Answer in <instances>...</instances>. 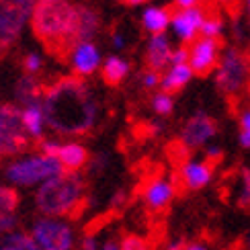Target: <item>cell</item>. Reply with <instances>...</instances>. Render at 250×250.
<instances>
[{"label": "cell", "instance_id": "ba28073f", "mask_svg": "<svg viewBox=\"0 0 250 250\" xmlns=\"http://www.w3.org/2000/svg\"><path fill=\"white\" fill-rule=\"evenodd\" d=\"M29 135L23 127L21 107L17 103H0V154L15 158L29 148Z\"/></svg>", "mask_w": 250, "mask_h": 250}, {"label": "cell", "instance_id": "4316f807", "mask_svg": "<svg viewBox=\"0 0 250 250\" xmlns=\"http://www.w3.org/2000/svg\"><path fill=\"white\" fill-rule=\"evenodd\" d=\"M238 144L242 150H250V107L238 117Z\"/></svg>", "mask_w": 250, "mask_h": 250}, {"label": "cell", "instance_id": "cb8c5ba5", "mask_svg": "<svg viewBox=\"0 0 250 250\" xmlns=\"http://www.w3.org/2000/svg\"><path fill=\"white\" fill-rule=\"evenodd\" d=\"M19 203H21V197H19V191L15 187L0 183V215L17 213Z\"/></svg>", "mask_w": 250, "mask_h": 250}, {"label": "cell", "instance_id": "f35d334b", "mask_svg": "<svg viewBox=\"0 0 250 250\" xmlns=\"http://www.w3.org/2000/svg\"><path fill=\"white\" fill-rule=\"evenodd\" d=\"M125 201H127V195H125V191H115V195L111 197V207L119 209V207L125 205Z\"/></svg>", "mask_w": 250, "mask_h": 250}, {"label": "cell", "instance_id": "7c38bea8", "mask_svg": "<svg viewBox=\"0 0 250 250\" xmlns=\"http://www.w3.org/2000/svg\"><path fill=\"white\" fill-rule=\"evenodd\" d=\"M207 19L205 8H174L170 19V29L174 37L181 41V45H191L201 35V27Z\"/></svg>", "mask_w": 250, "mask_h": 250}, {"label": "cell", "instance_id": "d4e9b609", "mask_svg": "<svg viewBox=\"0 0 250 250\" xmlns=\"http://www.w3.org/2000/svg\"><path fill=\"white\" fill-rule=\"evenodd\" d=\"M224 19L220 15H207L205 19V23L201 27V35L199 37H207V39H215V41H220L222 35H224Z\"/></svg>", "mask_w": 250, "mask_h": 250}, {"label": "cell", "instance_id": "83f0119b", "mask_svg": "<svg viewBox=\"0 0 250 250\" xmlns=\"http://www.w3.org/2000/svg\"><path fill=\"white\" fill-rule=\"evenodd\" d=\"M21 66H23V72L29 76H37L41 70H43V56L39 54V51H27L23 56V62H21Z\"/></svg>", "mask_w": 250, "mask_h": 250}, {"label": "cell", "instance_id": "60d3db41", "mask_svg": "<svg viewBox=\"0 0 250 250\" xmlns=\"http://www.w3.org/2000/svg\"><path fill=\"white\" fill-rule=\"evenodd\" d=\"M185 244H187V240L179 236V238H172V240H168V244H166L164 250H183Z\"/></svg>", "mask_w": 250, "mask_h": 250}, {"label": "cell", "instance_id": "f6af8a7d", "mask_svg": "<svg viewBox=\"0 0 250 250\" xmlns=\"http://www.w3.org/2000/svg\"><path fill=\"white\" fill-rule=\"evenodd\" d=\"M217 2H222V4H234L236 0H217Z\"/></svg>", "mask_w": 250, "mask_h": 250}, {"label": "cell", "instance_id": "603a6c76", "mask_svg": "<svg viewBox=\"0 0 250 250\" xmlns=\"http://www.w3.org/2000/svg\"><path fill=\"white\" fill-rule=\"evenodd\" d=\"M0 250H41L29 232L17 230L0 240Z\"/></svg>", "mask_w": 250, "mask_h": 250}, {"label": "cell", "instance_id": "5bb4252c", "mask_svg": "<svg viewBox=\"0 0 250 250\" xmlns=\"http://www.w3.org/2000/svg\"><path fill=\"white\" fill-rule=\"evenodd\" d=\"M215 166L205 158H187L179 166V183L187 191H201L213 181Z\"/></svg>", "mask_w": 250, "mask_h": 250}, {"label": "cell", "instance_id": "836d02e7", "mask_svg": "<svg viewBox=\"0 0 250 250\" xmlns=\"http://www.w3.org/2000/svg\"><path fill=\"white\" fill-rule=\"evenodd\" d=\"M60 144H62V140H58V138H45V140L39 142V152H43L47 156H54L56 158Z\"/></svg>", "mask_w": 250, "mask_h": 250}, {"label": "cell", "instance_id": "b9f144b4", "mask_svg": "<svg viewBox=\"0 0 250 250\" xmlns=\"http://www.w3.org/2000/svg\"><path fill=\"white\" fill-rule=\"evenodd\" d=\"M99 250H121V240H117V238H109V240H105L101 244Z\"/></svg>", "mask_w": 250, "mask_h": 250}, {"label": "cell", "instance_id": "52a82bcc", "mask_svg": "<svg viewBox=\"0 0 250 250\" xmlns=\"http://www.w3.org/2000/svg\"><path fill=\"white\" fill-rule=\"evenodd\" d=\"M29 234L41 250H74L76 246L74 226L68 220H60V217L39 215L31 224Z\"/></svg>", "mask_w": 250, "mask_h": 250}, {"label": "cell", "instance_id": "8d00e7d4", "mask_svg": "<svg viewBox=\"0 0 250 250\" xmlns=\"http://www.w3.org/2000/svg\"><path fill=\"white\" fill-rule=\"evenodd\" d=\"M80 248L82 250H99L101 248V242L95 234H84L80 240Z\"/></svg>", "mask_w": 250, "mask_h": 250}, {"label": "cell", "instance_id": "74e56055", "mask_svg": "<svg viewBox=\"0 0 250 250\" xmlns=\"http://www.w3.org/2000/svg\"><path fill=\"white\" fill-rule=\"evenodd\" d=\"M111 45L113 49H125V35L121 31H113L111 33Z\"/></svg>", "mask_w": 250, "mask_h": 250}, {"label": "cell", "instance_id": "8992f818", "mask_svg": "<svg viewBox=\"0 0 250 250\" xmlns=\"http://www.w3.org/2000/svg\"><path fill=\"white\" fill-rule=\"evenodd\" d=\"M37 0H0V51L13 47L31 25Z\"/></svg>", "mask_w": 250, "mask_h": 250}, {"label": "cell", "instance_id": "9a60e30c", "mask_svg": "<svg viewBox=\"0 0 250 250\" xmlns=\"http://www.w3.org/2000/svg\"><path fill=\"white\" fill-rule=\"evenodd\" d=\"M174 45L170 37L162 33V35H150L148 43H146V64L150 70L156 72H164L170 66V58H172Z\"/></svg>", "mask_w": 250, "mask_h": 250}, {"label": "cell", "instance_id": "4dcf8cb0", "mask_svg": "<svg viewBox=\"0 0 250 250\" xmlns=\"http://www.w3.org/2000/svg\"><path fill=\"white\" fill-rule=\"evenodd\" d=\"M160 80H162V72H156V70H150L146 68L142 74H140V84L144 90H160Z\"/></svg>", "mask_w": 250, "mask_h": 250}, {"label": "cell", "instance_id": "7a4b0ae2", "mask_svg": "<svg viewBox=\"0 0 250 250\" xmlns=\"http://www.w3.org/2000/svg\"><path fill=\"white\" fill-rule=\"evenodd\" d=\"M78 4L72 0H37L31 29L51 51H66L74 45Z\"/></svg>", "mask_w": 250, "mask_h": 250}, {"label": "cell", "instance_id": "277c9868", "mask_svg": "<svg viewBox=\"0 0 250 250\" xmlns=\"http://www.w3.org/2000/svg\"><path fill=\"white\" fill-rule=\"evenodd\" d=\"M66 172L54 156L43 152H25L4 164V181L15 189H37L54 176Z\"/></svg>", "mask_w": 250, "mask_h": 250}, {"label": "cell", "instance_id": "ac0fdd59", "mask_svg": "<svg viewBox=\"0 0 250 250\" xmlns=\"http://www.w3.org/2000/svg\"><path fill=\"white\" fill-rule=\"evenodd\" d=\"M99 31H101V15H99V10L92 8L90 4H78L74 43H80V41H95Z\"/></svg>", "mask_w": 250, "mask_h": 250}, {"label": "cell", "instance_id": "ab89813d", "mask_svg": "<svg viewBox=\"0 0 250 250\" xmlns=\"http://www.w3.org/2000/svg\"><path fill=\"white\" fill-rule=\"evenodd\" d=\"M203 2V0H172L174 8H195L199 6Z\"/></svg>", "mask_w": 250, "mask_h": 250}, {"label": "cell", "instance_id": "3957f363", "mask_svg": "<svg viewBox=\"0 0 250 250\" xmlns=\"http://www.w3.org/2000/svg\"><path fill=\"white\" fill-rule=\"evenodd\" d=\"M86 199V179L82 172H62L35 189L33 203L39 215L68 220L80 211Z\"/></svg>", "mask_w": 250, "mask_h": 250}, {"label": "cell", "instance_id": "7bdbcfd3", "mask_svg": "<svg viewBox=\"0 0 250 250\" xmlns=\"http://www.w3.org/2000/svg\"><path fill=\"white\" fill-rule=\"evenodd\" d=\"M183 250H209L205 242H199V240H193V242H187Z\"/></svg>", "mask_w": 250, "mask_h": 250}, {"label": "cell", "instance_id": "5b68a950", "mask_svg": "<svg viewBox=\"0 0 250 250\" xmlns=\"http://www.w3.org/2000/svg\"><path fill=\"white\" fill-rule=\"evenodd\" d=\"M250 82V58L240 49L222 51L220 64L215 68L217 90L226 97H238Z\"/></svg>", "mask_w": 250, "mask_h": 250}, {"label": "cell", "instance_id": "e0dca14e", "mask_svg": "<svg viewBox=\"0 0 250 250\" xmlns=\"http://www.w3.org/2000/svg\"><path fill=\"white\" fill-rule=\"evenodd\" d=\"M21 117H23V127H25L31 142L45 140L47 121H45V113H43V105H41V101L21 107Z\"/></svg>", "mask_w": 250, "mask_h": 250}, {"label": "cell", "instance_id": "f1b7e54d", "mask_svg": "<svg viewBox=\"0 0 250 250\" xmlns=\"http://www.w3.org/2000/svg\"><path fill=\"white\" fill-rule=\"evenodd\" d=\"M121 250H152L148 238H144L142 234H123L121 236Z\"/></svg>", "mask_w": 250, "mask_h": 250}, {"label": "cell", "instance_id": "bcb514c9", "mask_svg": "<svg viewBox=\"0 0 250 250\" xmlns=\"http://www.w3.org/2000/svg\"><path fill=\"white\" fill-rule=\"evenodd\" d=\"M246 250H250V234L246 236Z\"/></svg>", "mask_w": 250, "mask_h": 250}, {"label": "cell", "instance_id": "7402d4cb", "mask_svg": "<svg viewBox=\"0 0 250 250\" xmlns=\"http://www.w3.org/2000/svg\"><path fill=\"white\" fill-rule=\"evenodd\" d=\"M43 88L39 84L37 76H29V74H23L17 84H15V103L19 107H25V105H31V103H37L43 97Z\"/></svg>", "mask_w": 250, "mask_h": 250}, {"label": "cell", "instance_id": "2e32d148", "mask_svg": "<svg viewBox=\"0 0 250 250\" xmlns=\"http://www.w3.org/2000/svg\"><path fill=\"white\" fill-rule=\"evenodd\" d=\"M56 158L66 172H80L82 168H86L90 154H88V148L82 142L66 140V142L60 144Z\"/></svg>", "mask_w": 250, "mask_h": 250}, {"label": "cell", "instance_id": "30bf717a", "mask_svg": "<svg viewBox=\"0 0 250 250\" xmlns=\"http://www.w3.org/2000/svg\"><path fill=\"white\" fill-rule=\"evenodd\" d=\"M217 135V121L203 111H197L195 115L187 119L181 131V146L185 150H197L207 146Z\"/></svg>", "mask_w": 250, "mask_h": 250}, {"label": "cell", "instance_id": "d6986e66", "mask_svg": "<svg viewBox=\"0 0 250 250\" xmlns=\"http://www.w3.org/2000/svg\"><path fill=\"white\" fill-rule=\"evenodd\" d=\"M170 19H172V10L168 6L162 4H150L144 8V13L140 17L142 27L148 31L150 35H162L170 29Z\"/></svg>", "mask_w": 250, "mask_h": 250}, {"label": "cell", "instance_id": "44dd1931", "mask_svg": "<svg viewBox=\"0 0 250 250\" xmlns=\"http://www.w3.org/2000/svg\"><path fill=\"white\" fill-rule=\"evenodd\" d=\"M131 72V64L125 58L113 54V56H107L103 60V66H101V78L107 82L109 86H117L121 82L129 76Z\"/></svg>", "mask_w": 250, "mask_h": 250}, {"label": "cell", "instance_id": "ffe728a7", "mask_svg": "<svg viewBox=\"0 0 250 250\" xmlns=\"http://www.w3.org/2000/svg\"><path fill=\"white\" fill-rule=\"evenodd\" d=\"M193 70L189 64H181V66H168L162 72V80H160V90L168 92V95H176L181 92L189 82L193 80Z\"/></svg>", "mask_w": 250, "mask_h": 250}, {"label": "cell", "instance_id": "1f68e13d", "mask_svg": "<svg viewBox=\"0 0 250 250\" xmlns=\"http://www.w3.org/2000/svg\"><path fill=\"white\" fill-rule=\"evenodd\" d=\"M19 230V217L17 213H6V215H0V240L4 236L13 234Z\"/></svg>", "mask_w": 250, "mask_h": 250}, {"label": "cell", "instance_id": "ee69618b", "mask_svg": "<svg viewBox=\"0 0 250 250\" xmlns=\"http://www.w3.org/2000/svg\"><path fill=\"white\" fill-rule=\"evenodd\" d=\"M125 2H127L129 6H142V4L148 2V0H125Z\"/></svg>", "mask_w": 250, "mask_h": 250}, {"label": "cell", "instance_id": "9c48e42d", "mask_svg": "<svg viewBox=\"0 0 250 250\" xmlns=\"http://www.w3.org/2000/svg\"><path fill=\"white\" fill-rule=\"evenodd\" d=\"M68 66L72 76L76 78H90L92 74L101 72L103 66V56L101 49L95 41H80L68 49Z\"/></svg>", "mask_w": 250, "mask_h": 250}, {"label": "cell", "instance_id": "4fadbf2b", "mask_svg": "<svg viewBox=\"0 0 250 250\" xmlns=\"http://www.w3.org/2000/svg\"><path fill=\"white\" fill-rule=\"evenodd\" d=\"M174 197H176V185L174 181H168L164 176H154L142 187V201L146 209L152 213H160L168 209Z\"/></svg>", "mask_w": 250, "mask_h": 250}, {"label": "cell", "instance_id": "d590c367", "mask_svg": "<svg viewBox=\"0 0 250 250\" xmlns=\"http://www.w3.org/2000/svg\"><path fill=\"white\" fill-rule=\"evenodd\" d=\"M224 158V152H222V148H217V146H207L205 148V160L209 162V164H217Z\"/></svg>", "mask_w": 250, "mask_h": 250}, {"label": "cell", "instance_id": "7dc6e473", "mask_svg": "<svg viewBox=\"0 0 250 250\" xmlns=\"http://www.w3.org/2000/svg\"><path fill=\"white\" fill-rule=\"evenodd\" d=\"M246 8H248V13H250V0H246Z\"/></svg>", "mask_w": 250, "mask_h": 250}, {"label": "cell", "instance_id": "8fae6325", "mask_svg": "<svg viewBox=\"0 0 250 250\" xmlns=\"http://www.w3.org/2000/svg\"><path fill=\"white\" fill-rule=\"evenodd\" d=\"M187 49H189V66L195 76H209L220 64L222 47L215 39L197 37L191 45H187Z\"/></svg>", "mask_w": 250, "mask_h": 250}, {"label": "cell", "instance_id": "f546056e", "mask_svg": "<svg viewBox=\"0 0 250 250\" xmlns=\"http://www.w3.org/2000/svg\"><path fill=\"white\" fill-rule=\"evenodd\" d=\"M238 207L250 209V168L240 170V193H238Z\"/></svg>", "mask_w": 250, "mask_h": 250}, {"label": "cell", "instance_id": "d6a6232c", "mask_svg": "<svg viewBox=\"0 0 250 250\" xmlns=\"http://www.w3.org/2000/svg\"><path fill=\"white\" fill-rule=\"evenodd\" d=\"M107 164H109V156L107 154H95V156H90V160L86 164V170L90 174H101L103 170L107 168Z\"/></svg>", "mask_w": 250, "mask_h": 250}, {"label": "cell", "instance_id": "484cf974", "mask_svg": "<svg viewBox=\"0 0 250 250\" xmlns=\"http://www.w3.org/2000/svg\"><path fill=\"white\" fill-rule=\"evenodd\" d=\"M152 111L156 115L166 117L174 111V97L168 95V92H162V90H156L152 95Z\"/></svg>", "mask_w": 250, "mask_h": 250}, {"label": "cell", "instance_id": "e575fe53", "mask_svg": "<svg viewBox=\"0 0 250 250\" xmlns=\"http://www.w3.org/2000/svg\"><path fill=\"white\" fill-rule=\"evenodd\" d=\"M181 64H189V49H187V45H179L172 51L170 66H181Z\"/></svg>", "mask_w": 250, "mask_h": 250}, {"label": "cell", "instance_id": "6da1fadb", "mask_svg": "<svg viewBox=\"0 0 250 250\" xmlns=\"http://www.w3.org/2000/svg\"><path fill=\"white\" fill-rule=\"evenodd\" d=\"M47 129L56 135H86L99 121V101L86 80L64 76L43 88L41 97Z\"/></svg>", "mask_w": 250, "mask_h": 250}, {"label": "cell", "instance_id": "c3c4849f", "mask_svg": "<svg viewBox=\"0 0 250 250\" xmlns=\"http://www.w3.org/2000/svg\"><path fill=\"white\" fill-rule=\"evenodd\" d=\"M2 158H4V156H2V154H0V164H2Z\"/></svg>", "mask_w": 250, "mask_h": 250}]
</instances>
